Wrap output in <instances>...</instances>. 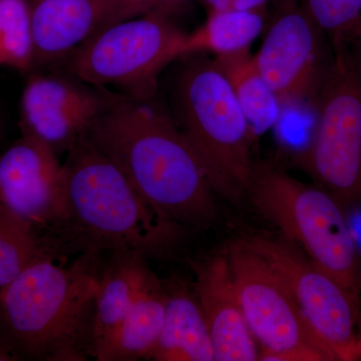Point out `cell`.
<instances>
[{
    "label": "cell",
    "instance_id": "cell-7",
    "mask_svg": "<svg viewBox=\"0 0 361 361\" xmlns=\"http://www.w3.org/2000/svg\"><path fill=\"white\" fill-rule=\"evenodd\" d=\"M187 32L171 16L151 13L116 23L66 58L71 75L99 89L135 99H155L159 77L182 58Z\"/></svg>",
    "mask_w": 361,
    "mask_h": 361
},
{
    "label": "cell",
    "instance_id": "cell-14",
    "mask_svg": "<svg viewBox=\"0 0 361 361\" xmlns=\"http://www.w3.org/2000/svg\"><path fill=\"white\" fill-rule=\"evenodd\" d=\"M194 291L205 317L215 361L259 360V346L240 305L227 253L191 262Z\"/></svg>",
    "mask_w": 361,
    "mask_h": 361
},
{
    "label": "cell",
    "instance_id": "cell-24",
    "mask_svg": "<svg viewBox=\"0 0 361 361\" xmlns=\"http://www.w3.org/2000/svg\"><path fill=\"white\" fill-rule=\"evenodd\" d=\"M25 358L13 348L6 337L0 334V361H20Z\"/></svg>",
    "mask_w": 361,
    "mask_h": 361
},
{
    "label": "cell",
    "instance_id": "cell-26",
    "mask_svg": "<svg viewBox=\"0 0 361 361\" xmlns=\"http://www.w3.org/2000/svg\"><path fill=\"white\" fill-rule=\"evenodd\" d=\"M360 341H361V322L360 324Z\"/></svg>",
    "mask_w": 361,
    "mask_h": 361
},
{
    "label": "cell",
    "instance_id": "cell-5",
    "mask_svg": "<svg viewBox=\"0 0 361 361\" xmlns=\"http://www.w3.org/2000/svg\"><path fill=\"white\" fill-rule=\"evenodd\" d=\"M283 239L345 289L361 310V256L345 208L316 184L268 161H256L247 198Z\"/></svg>",
    "mask_w": 361,
    "mask_h": 361
},
{
    "label": "cell",
    "instance_id": "cell-19",
    "mask_svg": "<svg viewBox=\"0 0 361 361\" xmlns=\"http://www.w3.org/2000/svg\"><path fill=\"white\" fill-rule=\"evenodd\" d=\"M264 9L209 11L205 23L187 33L182 56L189 54L226 56L250 49L265 30Z\"/></svg>",
    "mask_w": 361,
    "mask_h": 361
},
{
    "label": "cell",
    "instance_id": "cell-22",
    "mask_svg": "<svg viewBox=\"0 0 361 361\" xmlns=\"http://www.w3.org/2000/svg\"><path fill=\"white\" fill-rule=\"evenodd\" d=\"M332 51L361 44V0H301Z\"/></svg>",
    "mask_w": 361,
    "mask_h": 361
},
{
    "label": "cell",
    "instance_id": "cell-8",
    "mask_svg": "<svg viewBox=\"0 0 361 361\" xmlns=\"http://www.w3.org/2000/svg\"><path fill=\"white\" fill-rule=\"evenodd\" d=\"M226 253L259 360L336 361L282 280L245 240L233 241Z\"/></svg>",
    "mask_w": 361,
    "mask_h": 361
},
{
    "label": "cell",
    "instance_id": "cell-3",
    "mask_svg": "<svg viewBox=\"0 0 361 361\" xmlns=\"http://www.w3.org/2000/svg\"><path fill=\"white\" fill-rule=\"evenodd\" d=\"M56 259L42 254L0 289V334L25 360H87L103 255Z\"/></svg>",
    "mask_w": 361,
    "mask_h": 361
},
{
    "label": "cell",
    "instance_id": "cell-6",
    "mask_svg": "<svg viewBox=\"0 0 361 361\" xmlns=\"http://www.w3.org/2000/svg\"><path fill=\"white\" fill-rule=\"evenodd\" d=\"M314 104V133L299 164L346 210L361 203V44L332 51Z\"/></svg>",
    "mask_w": 361,
    "mask_h": 361
},
{
    "label": "cell",
    "instance_id": "cell-9",
    "mask_svg": "<svg viewBox=\"0 0 361 361\" xmlns=\"http://www.w3.org/2000/svg\"><path fill=\"white\" fill-rule=\"evenodd\" d=\"M243 239L282 280L336 360H361V310L345 289L285 239L259 234Z\"/></svg>",
    "mask_w": 361,
    "mask_h": 361
},
{
    "label": "cell",
    "instance_id": "cell-2",
    "mask_svg": "<svg viewBox=\"0 0 361 361\" xmlns=\"http://www.w3.org/2000/svg\"><path fill=\"white\" fill-rule=\"evenodd\" d=\"M66 216L47 239L54 255L133 251L146 258L171 253L185 228L154 212L120 168L87 139L66 153Z\"/></svg>",
    "mask_w": 361,
    "mask_h": 361
},
{
    "label": "cell",
    "instance_id": "cell-12",
    "mask_svg": "<svg viewBox=\"0 0 361 361\" xmlns=\"http://www.w3.org/2000/svg\"><path fill=\"white\" fill-rule=\"evenodd\" d=\"M0 206L47 237L66 216V174L61 157L21 135L0 155Z\"/></svg>",
    "mask_w": 361,
    "mask_h": 361
},
{
    "label": "cell",
    "instance_id": "cell-1",
    "mask_svg": "<svg viewBox=\"0 0 361 361\" xmlns=\"http://www.w3.org/2000/svg\"><path fill=\"white\" fill-rule=\"evenodd\" d=\"M85 135L164 219L185 229H206L216 220L218 195L205 169L170 111L155 99L118 94Z\"/></svg>",
    "mask_w": 361,
    "mask_h": 361
},
{
    "label": "cell",
    "instance_id": "cell-10",
    "mask_svg": "<svg viewBox=\"0 0 361 361\" xmlns=\"http://www.w3.org/2000/svg\"><path fill=\"white\" fill-rule=\"evenodd\" d=\"M325 39L302 6L287 7L266 30L254 56L283 110L314 102L332 59Z\"/></svg>",
    "mask_w": 361,
    "mask_h": 361
},
{
    "label": "cell",
    "instance_id": "cell-23",
    "mask_svg": "<svg viewBox=\"0 0 361 361\" xmlns=\"http://www.w3.org/2000/svg\"><path fill=\"white\" fill-rule=\"evenodd\" d=\"M209 11H247L264 9L270 0H199Z\"/></svg>",
    "mask_w": 361,
    "mask_h": 361
},
{
    "label": "cell",
    "instance_id": "cell-11",
    "mask_svg": "<svg viewBox=\"0 0 361 361\" xmlns=\"http://www.w3.org/2000/svg\"><path fill=\"white\" fill-rule=\"evenodd\" d=\"M70 75L32 73L20 99L21 135L44 142L59 157L66 155L121 94Z\"/></svg>",
    "mask_w": 361,
    "mask_h": 361
},
{
    "label": "cell",
    "instance_id": "cell-15",
    "mask_svg": "<svg viewBox=\"0 0 361 361\" xmlns=\"http://www.w3.org/2000/svg\"><path fill=\"white\" fill-rule=\"evenodd\" d=\"M137 252L109 253L104 262L90 332V357L113 336L154 274Z\"/></svg>",
    "mask_w": 361,
    "mask_h": 361
},
{
    "label": "cell",
    "instance_id": "cell-25",
    "mask_svg": "<svg viewBox=\"0 0 361 361\" xmlns=\"http://www.w3.org/2000/svg\"><path fill=\"white\" fill-rule=\"evenodd\" d=\"M2 135H4V122L0 118V141H1Z\"/></svg>",
    "mask_w": 361,
    "mask_h": 361
},
{
    "label": "cell",
    "instance_id": "cell-4",
    "mask_svg": "<svg viewBox=\"0 0 361 361\" xmlns=\"http://www.w3.org/2000/svg\"><path fill=\"white\" fill-rule=\"evenodd\" d=\"M178 61L169 82L171 115L218 197L238 204L250 184L255 134L214 59L197 54Z\"/></svg>",
    "mask_w": 361,
    "mask_h": 361
},
{
    "label": "cell",
    "instance_id": "cell-18",
    "mask_svg": "<svg viewBox=\"0 0 361 361\" xmlns=\"http://www.w3.org/2000/svg\"><path fill=\"white\" fill-rule=\"evenodd\" d=\"M213 59L227 78L254 134H261L274 127L284 110L274 90L259 71L250 49Z\"/></svg>",
    "mask_w": 361,
    "mask_h": 361
},
{
    "label": "cell",
    "instance_id": "cell-13",
    "mask_svg": "<svg viewBox=\"0 0 361 361\" xmlns=\"http://www.w3.org/2000/svg\"><path fill=\"white\" fill-rule=\"evenodd\" d=\"M35 68L63 61L97 32L151 13L169 16L165 0H28Z\"/></svg>",
    "mask_w": 361,
    "mask_h": 361
},
{
    "label": "cell",
    "instance_id": "cell-17",
    "mask_svg": "<svg viewBox=\"0 0 361 361\" xmlns=\"http://www.w3.org/2000/svg\"><path fill=\"white\" fill-rule=\"evenodd\" d=\"M165 303V286L153 274L122 324L97 349L94 355V360H151L163 329Z\"/></svg>",
    "mask_w": 361,
    "mask_h": 361
},
{
    "label": "cell",
    "instance_id": "cell-21",
    "mask_svg": "<svg viewBox=\"0 0 361 361\" xmlns=\"http://www.w3.org/2000/svg\"><path fill=\"white\" fill-rule=\"evenodd\" d=\"M35 58L28 0H0V68L30 73Z\"/></svg>",
    "mask_w": 361,
    "mask_h": 361
},
{
    "label": "cell",
    "instance_id": "cell-20",
    "mask_svg": "<svg viewBox=\"0 0 361 361\" xmlns=\"http://www.w3.org/2000/svg\"><path fill=\"white\" fill-rule=\"evenodd\" d=\"M47 252L54 254L42 233L0 206V289Z\"/></svg>",
    "mask_w": 361,
    "mask_h": 361
},
{
    "label": "cell",
    "instance_id": "cell-16",
    "mask_svg": "<svg viewBox=\"0 0 361 361\" xmlns=\"http://www.w3.org/2000/svg\"><path fill=\"white\" fill-rule=\"evenodd\" d=\"M165 317L151 360L213 361L210 334L196 293L183 283H164Z\"/></svg>",
    "mask_w": 361,
    "mask_h": 361
}]
</instances>
